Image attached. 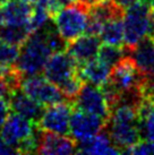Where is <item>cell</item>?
I'll return each mask as SVG.
<instances>
[{
  "label": "cell",
  "instance_id": "3957f363",
  "mask_svg": "<svg viewBox=\"0 0 154 155\" xmlns=\"http://www.w3.org/2000/svg\"><path fill=\"white\" fill-rule=\"evenodd\" d=\"M124 45L132 49L146 38H154V9L151 4L138 0L125 9Z\"/></svg>",
  "mask_w": 154,
  "mask_h": 155
},
{
  "label": "cell",
  "instance_id": "83f0119b",
  "mask_svg": "<svg viewBox=\"0 0 154 155\" xmlns=\"http://www.w3.org/2000/svg\"><path fill=\"white\" fill-rule=\"evenodd\" d=\"M8 154H21L16 147L10 145L9 143L5 142L4 139L0 138V155H8Z\"/></svg>",
  "mask_w": 154,
  "mask_h": 155
},
{
  "label": "cell",
  "instance_id": "4316f807",
  "mask_svg": "<svg viewBox=\"0 0 154 155\" xmlns=\"http://www.w3.org/2000/svg\"><path fill=\"white\" fill-rule=\"evenodd\" d=\"M10 110L12 108H10L9 100L7 101V99H0V128L4 126L7 118L9 117Z\"/></svg>",
  "mask_w": 154,
  "mask_h": 155
},
{
  "label": "cell",
  "instance_id": "cb8c5ba5",
  "mask_svg": "<svg viewBox=\"0 0 154 155\" xmlns=\"http://www.w3.org/2000/svg\"><path fill=\"white\" fill-rule=\"evenodd\" d=\"M21 47L0 41V67L16 66Z\"/></svg>",
  "mask_w": 154,
  "mask_h": 155
},
{
  "label": "cell",
  "instance_id": "8fae6325",
  "mask_svg": "<svg viewBox=\"0 0 154 155\" xmlns=\"http://www.w3.org/2000/svg\"><path fill=\"white\" fill-rule=\"evenodd\" d=\"M107 121L102 118L76 109L70 118L69 134L76 142H81L102 131Z\"/></svg>",
  "mask_w": 154,
  "mask_h": 155
},
{
  "label": "cell",
  "instance_id": "5bb4252c",
  "mask_svg": "<svg viewBox=\"0 0 154 155\" xmlns=\"http://www.w3.org/2000/svg\"><path fill=\"white\" fill-rule=\"evenodd\" d=\"M32 8L33 6L30 0H8L0 6L2 25L30 27Z\"/></svg>",
  "mask_w": 154,
  "mask_h": 155
},
{
  "label": "cell",
  "instance_id": "f1b7e54d",
  "mask_svg": "<svg viewBox=\"0 0 154 155\" xmlns=\"http://www.w3.org/2000/svg\"><path fill=\"white\" fill-rule=\"evenodd\" d=\"M12 92L13 91L9 87L8 83L5 81V78L0 76V99H8Z\"/></svg>",
  "mask_w": 154,
  "mask_h": 155
},
{
  "label": "cell",
  "instance_id": "ba28073f",
  "mask_svg": "<svg viewBox=\"0 0 154 155\" xmlns=\"http://www.w3.org/2000/svg\"><path fill=\"white\" fill-rule=\"evenodd\" d=\"M73 114V104L67 100L48 105L40 117L36 126L42 131L67 135L69 134L70 118Z\"/></svg>",
  "mask_w": 154,
  "mask_h": 155
},
{
  "label": "cell",
  "instance_id": "d6986e66",
  "mask_svg": "<svg viewBox=\"0 0 154 155\" xmlns=\"http://www.w3.org/2000/svg\"><path fill=\"white\" fill-rule=\"evenodd\" d=\"M125 9L113 0H98L89 6L90 19L104 25L110 19L124 17Z\"/></svg>",
  "mask_w": 154,
  "mask_h": 155
},
{
  "label": "cell",
  "instance_id": "6da1fadb",
  "mask_svg": "<svg viewBox=\"0 0 154 155\" xmlns=\"http://www.w3.org/2000/svg\"><path fill=\"white\" fill-rule=\"evenodd\" d=\"M67 48V42L60 36L59 32L47 23L41 28L31 33L26 41L21 45L16 68L23 76L34 75L43 71V68L57 51Z\"/></svg>",
  "mask_w": 154,
  "mask_h": 155
},
{
  "label": "cell",
  "instance_id": "9a60e30c",
  "mask_svg": "<svg viewBox=\"0 0 154 155\" xmlns=\"http://www.w3.org/2000/svg\"><path fill=\"white\" fill-rule=\"evenodd\" d=\"M101 47V41L99 36L85 34L67 44L66 51L76 60L79 66L98 57L99 49Z\"/></svg>",
  "mask_w": 154,
  "mask_h": 155
},
{
  "label": "cell",
  "instance_id": "5b68a950",
  "mask_svg": "<svg viewBox=\"0 0 154 155\" xmlns=\"http://www.w3.org/2000/svg\"><path fill=\"white\" fill-rule=\"evenodd\" d=\"M146 78L142 76L135 64L129 57H124L121 60L112 67L108 83L122 97H143V87Z\"/></svg>",
  "mask_w": 154,
  "mask_h": 155
},
{
  "label": "cell",
  "instance_id": "603a6c76",
  "mask_svg": "<svg viewBox=\"0 0 154 155\" xmlns=\"http://www.w3.org/2000/svg\"><path fill=\"white\" fill-rule=\"evenodd\" d=\"M124 57H126L124 47H117V45H111V44L104 43L100 47L98 52V58L101 61H103L105 65L113 67L117 65Z\"/></svg>",
  "mask_w": 154,
  "mask_h": 155
},
{
  "label": "cell",
  "instance_id": "44dd1931",
  "mask_svg": "<svg viewBox=\"0 0 154 155\" xmlns=\"http://www.w3.org/2000/svg\"><path fill=\"white\" fill-rule=\"evenodd\" d=\"M100 38L103 43L122 47L124 45V22L122 17L110 19L104 24Z\"/></svg>",
  "mask_w": 154,
  "mask_h": 155
},
{
  "label": "cell",
  "instance_id": "2e32d148",
  "mask_svg": "<svg viewBox=\"0 0 154 155\" xmlns=\"http://www.w3.org/2000/svg\"><path fill=\"white\" fill-rule=\"evenodd\" d=\"M8 100L10 108L15 113H18L34 122H38L44 111V107L42 104H40L27 94H25L21 87L13 91L12 94L9 95Z\"/></svg>",
  "mask_w": 154,
  "mask_h": 155
},
{
  "label": "cell",
  "instance_id": "52a82bcc",
  "mask_svg": "<svg viewBox=\"0 0 154 155\" xmlns=\"http://www.w3.org/2000/svg\"><path fill=\"white\" fill-rule=\"evenodd\" d=\"M21 88L25 94L43 107L66 100L59 87L50 82L45 76H41L38 74L28 75L26 77L24 76L21 82Z\"/></svg>",
  "mask_w": 154,
  "mask_h": 155
},
{
  "label": "cell",
  "instance_id": "e0dca14e",
  "mask_svg": "<svg viewBox=\"0 0 154 155\" xmlns=\"http://www.w3.org/2000/svg\"><path fill=\"white\" fill-rule=\"evenodd\" d=\"M77 153L83 154H120L119 148L113 145L105 128L95 136L81 140L77 144Z\"/></svg>",
  "mask_w": 154,
  "mask_h": 155
},
{
  "label": "cell",
  "instance_id": "f546056e",
  "mask_svg": "<svg viewBox=\"0 0 154 155\" xmlns=\"http://www.w3.org/2000/svg\"><path fill=\"white\" fill-rule=\"evenodd\" d=\"M116 4H118L120 7H122L124 9H126L127 7H129L130 5H133L134 2H136L138 0H113Z\"/></svg>",
  "mask_w": 154,
  "mask_h": 155
},
{
  "label": "cell",
  "instance_id": "484cf974",
  "mask_svg": "<svg viewBox=\"0 0 154 155\" xmlns=\"http://www.w3.org/2000/svg\"><path fill=\"white\" fill-rule=\"evenodd\" d=\"M136 154V155H146V154H154V143L150 140H139L133 146H130L125 151L124 154Z\"/></svg>",
  "mask_w": 154,
  "mask_h": 155
},
{
  "label": "cell",
  "instance_id": "ffe728a7",
  "mask_svg": "<svg viewBox=\"0 0 154 155\" xmlns=\"http://www.w3.org/2000/svg\"><path fill=\"white\" fill-rule=\"evenodd\" d=\"M138 118L142 139L154 143V103L143 99L138 107Z\"/></svg>",
  "mask_w": 154,
  "mask_h": 155
},
{
  "label": "cell",
  "instance_id": "7402d4cb",
  "mask_svg": "<svg viewBox=\"0 0 154 155\" xmlns=\"http://www.w3.org/2000/svg\"><path fill=\"white\" fill-rule=\"evenodd\" d=\"M32 31L28 26H6L0 27V40L21 47L30 36Z\"/></svg>",
  "mask_w": 154,
  "mask_h": 155
},
{
  "label": "cell",
  "instance_id": "8992f818",
  "mask_svg": "<svg viewBox=\"0 0 154 155\" xmlns=\"http://www.w3.org/2000/svg\"><path fill=\"white\" fill-rule=\"evenodd\" d=\"M52 18L60 36L68 44L85 34L90 18L89 6L78 1L61 8Z\"/></svg>",
  "mask_w": 154,
  "mask_h": 155
},
{
  "label": "cell",
  "instance_id": "d4e9b609",
  "mask_svg": "<svg viewBox=\"0 0 154 155\" xmlns=\"http://www.w3.org/2000/svg\"><path fill=\"white\" fill-rule=\"evenodd\" d=\"M83 85H84V79L82 78V76L78 73L74 77L70 78L69 81H67L65 84H62L59 88L62 95L65 96V99L69 102H73L75 97L78 95V93L81 92Z\"/></svg>",
  "mask_w": 154,
  "mask_h": 155
},
{
  "label": "cell",
  "instance_id": "ac0fdd59",
  "mask_svg": "<svg viewBox=\"0 0 154 155\" xmlns=\"http://www.w3.org/2000/svg\"><path fill=\"white\" fill-rule=\"evenodd\" d=\"M111 67L105 65L98 57L79 66V75L84 82L101 87L108 82L111 73Z\"/></svg>",
  "mask_w": 154,
  "mask_h": 155
},
{
  "label": "cell",
  "instance_id": "7a4b0ae2",
  "mask_svg": "<svg viewBox=\"0 0 154 155\" xmlns=\"http://www.w3.org/2000/svg\"><path fill=\"white\" fill-rule=\"evenodd\" d=\"M138 107L127 100H121L112 109L105 125V130L112 143L121 153L142 139L139 129Z\"/></svg>",
  "mask_w": 154,
  "mask_h": 155
},
{
  "label": "cell",
  "instance_id": "4dcf8cb0",
  "mask_svg": "<svg viewBox=\"0 0 154 155\" xmlns=\"http://www.w3.org/2000/svg\"><path fill=\"white\" fill-rule=\"evenodd\" d=\"M57 1L61 6V8H64L66 6H69V5H74L76 4V2H78L77 0H57Z\"/></svg>",
  "mask_w": 154,
  "mask_h": 155
},
{
  "label": "cell",
  "instance_id": "4fadbf2b",
  "mask_svg": "<svg viewBox=\"0 0 154 155\" xmlns=\"http://www.w3.org/2000/svg\"><path fill=\"white\" fill-rule=\"evenodd\" d=\"M36 153L38 154H72L77 153V144L74 138L61 134L43 131L40 134Z\"/></svg>",
  "mask_w": 154,
  "mask_h": 155
},
{
  "label": "cell",
  "instance_id": "d6a6232c",
  "mask_svg": "<svg viewBox=\"0 0 154 155\" xmlns=\"http://www.w3.org/2000/svg\"><path fill=\"white\" fill-rule=\"evenodd\" d=\"M141 1H144V2H147V4H151L152 0H141Z\"/></svg>",
  "mask_w": 154,
  "mask_h": 155
},
{
  "label": "cell",
  "instance_id": "30bf717a",
  "mask_svg": "<svg viewBox=\"0 0 154 155\" xmlns=\"http://www.w3.org/2000/svg\"><path fill=\"white\" fill-rule=\"evenodd\" d=\"M78 73L79 65L68 52L64 50L52 53L43 68V75L58 87Z\"/></svg>",
  "mask_w": 154,
  "mask_h": 155
},
{
  "label": "cell",
  "instance_id": "9c48e42d",
  "mask_svg": "<svg viewBox=\"0 0 154 155\" xmlns=\"http://www.w3.org/2000/svg\"><path fill=\"white\" fill-rule=\"evenodd\" d=\"M72 103L74 108L77 110L98 116L105 121H108L111 114L110 105L108 103L101 87L99 88V86L89 83L83 85L81 92Z\"/></svg>",
  "mask_w": 154,
  "mask_h": 155
},
{
  "label": "cell",
  "instance_id": "1f68e13d",
  "mask_svg": "<svg viewBox=\"0 0 154 155\" xmlns=\"http://www.w3.org/2000/svg\"><path fill=\"white\" fill-rule=\"evenodd\" d=\"M81 2H83V4L87 5V6H90V5H92L93 2H95V1H98V0H79Z\"/></svg>",
  "mask_w": 154,
  "mask_h": 155
},
{
  "label": "cell",
  "instance_id": "836d02e7",
  "mask_svg": "<svg viewBox=\"0 0 154 155\" xmlns=\"http://www.w3.org/2000/svg\"><path fill=\"white\" fill-rule=\"evenodd\" d=\"M151 6H152V7H153V9H154V0H152V1H151Z\"/></svg>",
  "mask_w": 154,
  "mask_h": 155
},
{
  "label": "cell",
  "instance_id": "277c9868",
  "mask_svg": "<svg viewBox=\"0 0 154 155\" xmlns=\"http://www.w3.org/2000/svg\"><path fill=\"white\" fill-rule=\"evenodd\" d=\"M38 126L34 121L14 112L9 114L2 126L0 138L16 147L19 153H36L38 137Z\"/></svg>",
  "mask_w": 154,
  "mask_h": 155
},
{
  "label": "cell",
  "instance_id": "7c38bea8",
  "mask_svg": "<svg viewBox=\"0 0 154 155\" xmlns=\"http://www.w3.org/2000/svg\"><path fill=\"white\" fill-rule=\"evenodd\" d=\"M125 52L133 60L142 76L146 79H154V38L142 40L132 49H125Z\"/></svg>",
  "mask_w": 154,
  "mask_h": 155
}]
</instances>
